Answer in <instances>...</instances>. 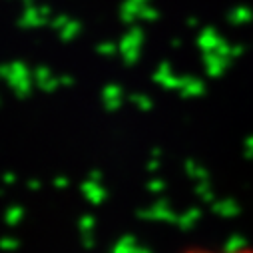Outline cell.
Returning <instances> with one entry per match:
<instances>
[{"label": "cell", "instance_id": "obj_1", "mask_svg": "<svg viewBox=\"0 0 253 253\" xmlns=\"http://www.w3.org/2000/svg\"><path fill=\"white\" fill-rule=\"evenodd\" d=\"M185 253H253V249L241 247V249H189Z\"/></svg>", "mask_w": 253, "mask_h": 253}]
</instances>
